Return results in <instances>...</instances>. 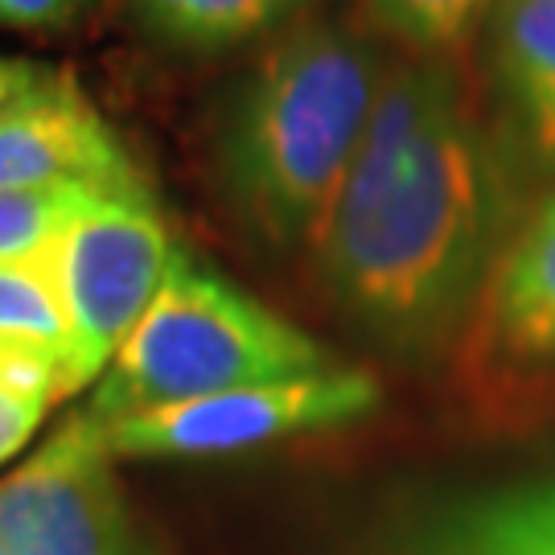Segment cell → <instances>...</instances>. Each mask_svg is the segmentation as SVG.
I'll return each instance as SVG.
<instances>
[{"mask_svg":"<svg viewBox=\"0 0 555 555\" xmlns=\"http://www.w3.org/2000/svg\"><path fill=\"white\" fill-rule=\"evenodd\" d=\"M103 194L82 185H38V190H0V263H21L50 251L82 210Z\"/></svg>","mask_w":555,"mask_h":555,"instance_id":"cell-14","label":"cell"},{"mask_svg":"<svg viewBox=\"0 0 555 555\" xmlns=\"http://www.w3.org/2000/svg\"><path fill=\"white\" fill-rule=\"evenodd\" d=\"M46 399L21 396V391H9L0 387V465L13 461V456L29 444V437L38 433L41 416H46Z\"/></svg>","mask_w":555,"mask_h":555,"instance_id":"cell-16","label":"cell"},{"mask_svg":"<svg viewBox=\"0 0 555 555\" xmlns=\"http://www.w3.org/2000/svg\"><path fill=\"white\" fill-rule=\"evenodd\" d=\"M0 341H25L66 358L59 243L21 263H0Z\"/></svg>","mask_w":555,"mask_h":555,"instance_id":"cell-13","label":"cell"},{"mask_svg":"<svg viewBox=\"0 0 555 555\" xmlns=\"http://www.w3.org/2000/svg\"><path fill=\"white\" fill-rule=\"evenodd\" d=\"M387 70L362 29L300 17L231 87L215 165L227 202L263 243L313 247L371 128Z\"/></svg>","mask_w":555,"mask_h":555,"instance_id":"cell-2","label":"cell"},{"mask_svg":"<svg viewBox=\"0 0 555 555\" xmlns=\"http://www.w3.org/2000/svg\"><path fill=\"white\" fill-rule=\"evenodd\" d=\"M383 403V387L371 371L330 366L318 375L259 383L219 396L185 399L140 416L95 420L112 456H231L268 449L280 440L346 428L366 420Z\"/></svg>","mask_w":555,"mask_h":555,"instance_id":"cell-5","label":"cell"},{"mask_svg":"<svg viewBox=\"0 0 555 555\" xmlns=\"http://www.w3.org/2000/svg\"><path fill=\"white\" fill-rule=\"evenodd\" d=\"M173 238L149 198H100L59 238V276L66 305V358L59 399L103 378L116 350L157 300Z\"/></svg>","mask_w":555,"mask_h":555,"instance_id":"cell-4","label":"cell"},{"mask_svg":"<svg viewBox=\"0 0 555 555\" xmlns=\"http://www.w3.org/2000/svg\"><path fill=\"white\" fill-rule=\"evenodd\" d=\"M153 38L181 50H231L300 13L305 0H128Z\"/></svg>","mask_w":555,"mask_h":555,"instance_id":"cell-11","label":"cell"},{"mask_svg":"<svg viewBox=\"0 0 555 555\" xmlns=\"http://www.w3.org/2000/svg\"><path fill=\"white\" fill-rule=\"evenodd\" d=\"M337 366L318 337L178 251L157 300L103 371L91 412L124 420Z\"/></svg>","mask_w":555,"mask_h":555,"instance_id":"cell-3","label":"cell"},{"mask_svg":"<svg viewBox=\"0 0 555 555\" xmlns=\"http://www.w3.org/2000/svg\"><path fill=\"white\" fill-rule=\"evenodd\" d=\"M82 185L103 198H149L132 157L70 75L0 116V190Z\"/></svg>","mask_w":555,"mask_h":555,"instance_id":"cell-7","label":"cell"},{"mask_svg":"<svg viewBox=\"0 0 555 555\" xmlns=\"http://www.w3.org/2000/svg\"><path fill=\"white\" fill-rule=\"evenodd\" d=\"M490 66L515 119L518 149L555 173V0H498Z\"/></svg>","mask_w":555,"mask_h":555,"instance_id":"cell-10","label":"cell"},{"mask_svg":"<svg viewBox=\"0 0 555 555\" xmlns=\"http://www.w3.org/2000/svg\"><path fill=\"white\" fill-rule=\"evenodd\" d=\"M518 178L456 59L387 70L313 238L325 293L399 358H428L481 305L515 235Z\"/></svg>","mask_w":555,"mask_h":555,"instance_id":"cell-1","label":"cell"},{"mask_svg":"<svg viewBox=\"0 0 555 555\" xmlns=\"http://www.w3.org/2000/svg\"><path fill=\"white\" fill-rule=\"evenodd\" d=\"M366 21L408 59H456L498 0H358Z\"/></svg>","mask_w":555,"mask_h":555,"instance_id":"cell-12","label":"cell"},{"mask_svg":"<svg viewBox=\"0 0 555 555\" xmlns=\"http://www.w3.org/2000/svg\"><path fill=\"white\" fill-rule=\"evenodd\" d=\"M112 461L91 416L62 424L0 477V555H160Z\"/></svg>","mask_w":555,"mask_h":555,"instance_id":"cell-6","label":"cell"},{"mask_svg":"<svg viewBox=\"0 0 555 555\" xmlns=\"http://www.w3.org/2000/svg\"><path fill=\"white\" fill-rule=\"evenodd\" d=\"M486 350L522 375H555V194L518 222L481 305Z\"/></svg>","mask_w":555,"mask_h":555,"instance_id":"cell-9","label":"cell"},{"mask_svg":"<svg viewBox=\"0 0 555 555\" xmlns=\"http://www.w3.org/2000/svg\"><path fill=\"white\" fill-rule=\"evenodd\" d=\"M50 79H54V70H41L34 62L4 59V54H0V116L13 112V107L25 103L29 95H38Z\"/></svg>","mask_w":555,"mask_h":555,"instance_id":"cell-17","label":"cell"},{"mask_svg":"<svg viewBox=\"0 0 555 555\" xmlns=\"http://www.w3.org/2000/svg\"><path fill=\"white\" fill-rule=\"evenodd\" d=\"M87 9V0H0V29L46 34L62 29Z\"/></svg>","mask_w":555,"mask_h":555,"instance_id":"cell-15","label":"cell"},{"mask_svg":"<svg viewBox=\"0 0 555 555\" xmlns=\"http://www.w3.org/2000/svg\"><path fill=\"white\" fill-rule=\"evenodd\" d=\"M383 555H555V465L416 502L387 522Z\"/></svg>","mask_w":555,"mask_h":555,"instance_id":"cell-8","label":"cell"}]
</instances>
